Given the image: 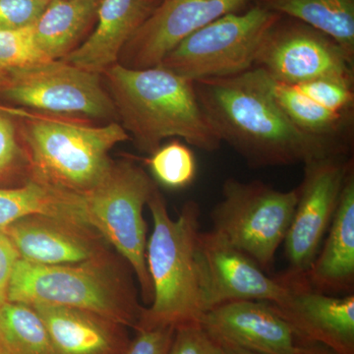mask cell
I'll use <instances>...</instances> for the list:
<instances>
[{
    "label": "cell",
    "mask_w": 354,
    "mask_h": 354,
    "mask_svg": "<svg viewBox=\"0 0 354 354\" xmlns=\"http://www.w3.org/2000/svg\"><path fill=\"white\" fill-rule=\"evenodd\" d=\"M198 101L221 142L249 167H268L346 155L300 131L274 94V80L252 67L237 75L193 81Z\"/></svg>",
    "instance_id": "cell-1"
},
{
    "label": "cell",
    "mask_w": 354,
    "mask_h": 354,
    "mask_svg": "<svg viewBox=\"0 0 354 354\" xmlns=\"http://www.w3.org/2000/svg\"><path fill=\"white\" fill-rule=\"evenodd\" d=\"M104 75L118 120L141 152L151 155L171 137L206 152L220 149L221 140L202 111L193 81L162 65L133 69L116 64Z\"/></svg>",
    "instance_id": "cell-2"
},
{
    "label": "cell",
    "mask_w": 354,
    "mask_h": 354,
    "mask_svg": "<svg viewBox=\"0 0 354 354\" xmlns=\"http://www.w3.org/2000/svg\"><path fill=\"white\" fill-rule=\"evenodd\" d=\"M132 268L116 252L77 264L46 266L18 259L7 300L92 312L136 330L144 307Z\"/></svg>",
    "instance_id": "cell-3"
},
{
    "label": "cell",
    "mask_w": 354,
    "mask_h": 354,
    "mask_svg": "<svg viewBox=\"0 0 354 354\" xmlns=\"http://www.w3.org/2000/svg\"><path fill=\"white\" fill-rule=\"evenodd\" d=\"M147 205L153 218L147 243L153 300L144 307L136 330L196 323L205 313L198 248L200 206L188 201L172 218L158 186Z\"/></svg>",
    "instance_id": "cell-4"
},
{
    "label": "cell",
    "mask_w": 354,
    "mask_h": 354,
    "mask_svg": "<svg viewBox=\"0 0 354 354\" xmlns=\"http://www.w3.org/2000/svg\"><path fill=\"white\" fill-rule=\"evenodd\" d=\"M22 139L30 176L79 194L95 187L113 160L109 152L131 140L118 121L102 127L24 113Z\"/></svg>",
    "instance_id": "cell-5"
},
{
    "label": "cell",
    "mask_w": 354,
    "mask_h": 354,
    "mask_svg": "<svg viewBox=\"0 0 354 354\" xmlns=\"http://www.w3.org/2000/svg\"><path fill=\"white\" fill-rule=\"evenodd\" d=\"M156 187L141 167L120 160L111 162L101 183L84 194L88 223L132 268L142 299L148 305L153 300V286L147 267L143 209Z\"/></svg>",
    "instance_id": "cell-6"
},
{
    "label": "cell",
    "mask_w": 354,
    "mask_h": 354,
    "mask_svg": "<svg viewBox=\"0 0 354 354\" xmlns=\"http://www.w3.org/2000/svg\"><path fill=\"white\" fill-rule=\"evenodd\" d=\"M298 200V188L274 189L259 180L228 178L212 211L213 232L269 272L283 243Z\"/></svg>",
    "instance_id": "cell-7"
},
{
    "label": "cell",
    "mask_w": 354,
    "mask_h": 354,
    "mask_svg": "<svg viewBox=\"0 0 354 354\" xmlns=\"http://www.w3.org/2000/svg\"><path fill=\"white\" fill-rule=\"evenodd\" d=\"M281 18L261 6L221 16L184 39L158 65L191 81L237 75L254 67L263 39Z\"/></svg>",
    "instance_id": "cell-8"
},
{
    "label": "cell",
    "mask_w": 354,
    "mask_h": 354,
    "mask_svg": "<svg viewBox=\"0 0 354 354\" xmlns=\"http://www.w3.org/2000/svg\"><path fill=\"white\" fill-rule=\"evenodd\" d=\"M8 101L41 113L116 121L118 113L102 75L64 60H46L9 70L0 85Z\"/></svg>",
    "instance_id": "cell-9"
},
{
    "label": "cell",
    "mask_w": 354,
    "mask_h": 354,
    "mask_svg": "<svg viewBox=\"0 0 354 354\" xmlns=\"http://www.w3.org/2000/svg\"><path fill=\"white\" fill-rule=\"evenodd\" d=\"M353 160L330 156L304 164L298 200L283 241L288 272L285 278H302L320 251L337 211L339 196Z\"/></svg>",
    "instance_id": "cell-10"
},
{
    "label": "cell",
    "mask_w": 354,
    "mask_h": 354,
    "mask_svg": "<svg viewBox=\"0 0 354 354\" xmlns=\"http://www.w3.org/2000/svg\"><path fill=\"white\" fill-rule=\"evenodd\" d=\"M353 65L327 35L300 21L281 18L266 34L254 62L272 80L286 85L320 78L353 82Z\"/></svg>",
    "instance_id": "cell-11"
},
{
    "label": "cell",
    "mask_w": 354,
    "mask_h": 354,
    "mask_svg": "<svg viewBox=\"0 0 354 354\" xmlns=\"http://www.w3.org/2000/svg\"><path fill=\"white\" fill-rule=\"evenodd\" d=\"M198 248L205 313L241 300L279 305L290 295L285 279L268 276L255 261L213 230L200 232Z\"/></svg>",
    "instance_id": "cell-12"
},
{
    "label": "cell",
    "mask_w": 354,
    "mask_h": 354,
    "mask_svg": "<svg viewBox=\"0 0 354 354\" xmlns=\"http://www.w3.org/2000/svg\"><path fill=\"white\" fill-rule=\"evenodd\" d=\"M248 0H162L121 51L118 64L128 68L157 66L184 39Z\"/></svg>",
    "instance_id": "cell-13"
},
{
    "label": "cell",
    "mask_w": 354,
    "mask_h": 354,
    "mask_svg": "<svg viewBox=\"0 0 354 354\" xmlns=\"http://www.w3.org/2000/svg\"><path fill=\"white\" fill-rule=\"evenodd\" d=\"M198 323L221 344L255 354H298L302 341L271 304L241 300L218 305Z\"/></svg>",
    "instance_id": "cell-14"
},
{
    "label": "cell",
    "mask_w": 354,
    "mask_h": 354,
    "mask_svg": "<svg viewBox=\"0 0 354 354\" xmlns=\"http://www.w3.org/2000/svg\"><path fill=\"white\" fill-rule=\"evenodd\" d=\"M4 232L19 259L32 264H77L111 250L90 225L55 216H26L14 221Z\"/></svg>",
    "instance_id": "cell-15"
},
{
    "label": "cell",
    "mask_w": 354,
    "mask_h": 354,
    "mask_svg": "<svg viewBox=\"0 0 354 354\" xmlns=\"http://www.w3.org/2000/svg\"><path fill=\"white\" fill-rule=\"evenodd\" d=\"M288 298L272 305L302 342L323 344L337 354H354V295H327L313 290L304 278L286 279Z\"/></svg>",
    "instance_id": "cell-16"
},
{
    "label": "cell",
    "mask_w": 354,
    "mask_h": 354,
    "mask_svg": "<svg viewBox=\"0 0 354 354\" xmlns=\"http://www.w3.org/2000/svg\"><path fill=\"white\" fill-rule=\"evenodd\" d=\"M162 0H101L97 27L80 46L60 60L104 74L118 64L121 51Z\"/></svg>",
    "instance_id": "cell-17"
},
{
    "label": "cell",
    "mask_w": 354,
    "mask_h": 354,
    "mask_svg": "<svg viewBox=\"0 0 354 354\" xmlns=\"http://www.w3.org/2000/svg\"><path fill=\"white\" fill-rule=\"evenodd\" d=\"M43 319L53 354H125L129 348L128 328L92 312L31 305Z\"/></svg>",
    "instance_id": "cell-18"
},
{
    "label": "cell",
    "mask_w": 354,
    "mask_h": 354,
    "mask_svg": "<svg viewBox=\"0 0 354 354\" xmlns=\"http://www.w3.org/2000/svg\"><path fill=\"white\" fill-rule=\"evenodd\" d=\"M323 248L302 278L327 295H349L354 288V169L344 180Z\"/></svg>",
    "instance_id": "cell-19"
},
{
    "label": "cell",
    "mask_w": 354,
    "mask_h": 354,
    "mask_svg": "<svg viewBox=\"0 0 354 354\" xmlns=\"http://www.w3.org/2000/svg\"><path fill=\"white\" fill-rule=\"evenodd\" d=\"M30 216H55L88 225L83 194L32 176L18 187L0 188V232Z\"/></svg>",
    "instance_id": "cell-20"
},
{
    "label": "cell",
    "mask_w": 354,
    "mask_h": 354,
    "mask_svg": "<svg viewBox=\"0 0 354 354\" xmlns=\"http://www.w3.org/2000/svg\"><path fill=\"white\" fill-rule=\"evenodd\" d=\"M101 0H50L32 25L35 41L48 60H59L75 48L97 18Z\"/></svg>",
    "instance_id": "cell-21"
},
{
    "label": "cell",
    "mask_w": 354,
    "mask_h": 354,
    "mask_svg": "<svg viewBox=\"0 0 354 354\" xmlns=\"http://www.w3.org/2000/svg\"><path fill=\"white\" fill-rule=\"evenodd\" d=\"M259 6L327 35L354 62V0H261Z\"/></svg>",
    "instance_id": "cell-22"
},
{
    "label": "cell",
    "mask_w": 354,
    "mask_h": 354,
    "mask_svg": "<svg viewBox=\"0 0 354 354\" xmlns=\"http://www.w3.org/2000/svg\"><path fill=\"white\" fill-rule=\"evenodd\" d=\"M274 94L279 106L300 131L348 153L353 114L330 111L310 100L295 86L274 80Z\"/></svg>",
    "instance_id": "cell-23"
},
{
    "label": "cell",
    "mask_w": 354,
    "mask_h": 354,
    "mask_svg": "<svg viewBox=\"0 0 354 354\" xmlns=\"http://www.w3.org/2000/svg\"><path fill=\"white\" fill-rule=\"evenodd\" d=\"M0 344L6 354H53L43 319L19 302L7 300L0 306Z\"/></svg>",
    "instance_id": "cell-24"
},
{
    "label": "cell",
    "mask_w": 354,
    "mask_h": 354,
    "mask_svg": "<svg viewBox=\"0 0 354 354\" xmlns=\"http://www.w3.org/2000/svg\"><path fill=\"white\" fill-rule=\"evenodd\" d=\"M146 162L158 183L171 189L187 187L196 176L194 153L177 140L158 147Z\"/></svg>",
    "instance_id": "cell-25"
},
{
    "label": "cell",
    "mask_w": 354,
    "mask_h": 354,
    "mask_svg": "<svg viewBox=\"0 0 354 354\" xmlns=\"http://www.w3.org/2000/svg\"><path fill=\"white\" fill-rule=\"evenodd\" d=\"M48 60L35 41L32 27L0 30V69L21 68Z\"/></svg>",
    "instance_id": "cell-26"
},
{
    "label": "cell",
    "mask_w": 354,
    "mask_h": 354,
    "mask_svg": "<svg viewBox=\"0 0 354 354\" xmlns=\"http://www.w3.org/2000/svg\"><path fill=\"white\" fill-rule=\"evenodd\" d=\"M295 86L310 100L335 111L353 114L354 104L353 82L335 78H320Z\"/></svg>",
    "instance_id": "cell-27"
},
{
    "label": "cell",
    "mask_w": 354,
    "mask_h": 354,
    "mask_svg": "<svg viewBox=\"0 0 354 354\" xmlns=\"http://www.w3.org/2000/svg\"><path fill=\"white\" fill-rule=\"evenodd\" d=\"M223 344L199 323H188L174 330L169 354H223Z\"/></svg>",
    "instance_id": "cell-28"
},
{
    "label": "cell",
    "mask_w": 354,
    "mask_h": 354,
    "mask_svg": "<svg viewBox=\"0 0 354 354\" xmlns=\"http://www.w3.org/2000/svg\"><path fill=\"white\" fill-rule=\"evenodd\" d=\"M50 0H0V30L32 27Z\"/></svg>",
    "instance_id": "cell-29"
},
{
    "label": "cell",
    "mask_w": 354,
    "mask_h": 354,
    "mask_svg": "<svg viewBox=\"0 0 354 354\" xmlns=\"http://www.w3.org/2000/svg\"><path fill=\"white\" fill-rule=\"evenodd\" d=\"M0 108V176L10 174L15 169L29 165L25 150H22L16 136L15 127L7 114ZM31 174V172H30Z\"/></svg>",
    "instance_id": "cell-30"
},
{
    "label": "cell",
    "mask_w": 354,
    "mask_h": 354,
    "mask_svg": "<svg viewBox=\"0 0 354 354\" xmlns=\"http://www.w3.org/2000/svg\"><path fill=\"white\" fill-rule=\"evenodd\" d=\"M174 330L172 326L136 330L125 354H169Z\"/></svg>",
    "instance_id": "cell-31"
},
{
    "label": "cell",
    "mask_w": 354,
    "mask_h": 354,
    "mask_svg": "<svg viewBox=\"0 0 354 354\" xmlns=\"http://www.w3.org/2000/svg\"><path fill=\"white\" fill-rule=\"evenodd\" d=\"M19 259L15 247L4 232H0V306L7 301L9 283L16 262Z\"/></svg>",
    "instance_id": "cell-32"
},
{
    "label": "cell",
    "mask_w": 354,
    "mask_h": 354,
    "mask_svg": "<svg viewBox=\"0 0 354 354\" xmlns=\"http://www.w3.org/2000/svg\"><path fill=\"white\" fill-rule=\"evenodd\" d=\"M298 354H337L332 349L317 344V342H302L301 348Z\"/></svg>",
    "instance_id": "cell-33"
},
{
    "label": "cell",
    "mask_w": 354,
    "mask_h": 354,
    "mask_svg": "<svg viewBox=\"0 0 354 354\" xmlns=\"http://www.w3.org/2000/svg\"><path fill=\"white\" fill-rule=\"evenodd\" d=\"M223 354H255L250 353V351H244V349L235 348V346H227V344H223Z\"/></svg>",
    "instance_id": "cell-34"
},
{
    "label": "cell",
    "mask_w": 354,
    "mask_h": 354,
    "mask_svg": "<svg viewBox=\"0 0 354 354\" xmlns=\"http://www.w3.org/2000/svg\"><path fill=\"white\" fill-rule=\"evenodd\" d=\"M7 71H4V70L0 69V85L3 83V81L6 80Z\"/></svg>",
    "instance_id": "cell-35"
},
{
    "label": "cell",
    "mask_w": 354,
    "mask_h": 354,
    "mask_svg": "<svg viewBox=\"0 0 354 354\" xmlns=\"http://www.w3.org/2000/svg\"><path fill=\"white\" fill-rule=\"evenodd\" d=\"M0 354H6V353H4L3 348H2L1 344H0Z\"/></svg>",
    "instance_id": "cell-36"
}]
</instances>
